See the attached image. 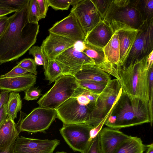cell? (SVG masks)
<instances>
[{
    "label": "cell",
    "mask_w": 153,
    "mask_h": 153,
    "mask_svg": "<svg viewBox=\"0 0 153 153\" xmlns=\"http://www.w3.org/2000/svg\"><path fill=\"white\" fill-rule=\"evenodd\" d=\"M29 1L9 17V24L0 38V64L18 59L36 42L39 26L28 22Z\"/></svg>",
    "instance_id": "obj_1"
},
{
    "label": "cell",
    "mask_w": 153,
    "mask_h": 153,
    "mask_svg": "<svg viewBox=\"0 0 153 153\" xmlns=\"http://www.w3.org/2000/svg\"><path fill=\"white\" fill-rule=\"evenodd\" d=\"M150 123L148 105L138 100L131 101L123 90L115 102L104 125L119 130Z\"/></svg>",
    "instance_id": "obj_2"
},
{
    "label": "cell",
    "mask_w": 153,
    "mask_h": 153,
    "mask_svg": "<svg viewBox=\"0 0 153 153\" xmlns=\"http://www.w3.org/2000/svg\"><path fill=\"white\" fill-rule=\"evenodd\" d=\"M99 94L79 86L72 96L56 109L57 118L63 123L93 126L92 113Z\"/></svg>",
    "instance_id": "obj_3"
},
{
    "label": "cell",
    "mask_w": 153,
    "mask_h": 153,
    "mask_svg": "<svg viewBox=\"0 0 153 153\" xmlns=\"http://www.w3.org/2000/svg\"><path fill=\"white\" fill-rule=\"evenodd\" d=\"M147 58L126 67H119L117 71L118 80L130 100H138L148 105L150 68L147 67Z\"/></svg>",
    "instance_id": "obj_4"
},
{
    "label": "cell",
    "mask_w": 153,
    "mask_h": 153,
    "mask_svg": "<svg viewBox=\"0 0 153 153\" xmlns=\"http://www.w3.org/2000/svg\"><path fill=\"white\" fill-rule=\"evenodd\" d=\"M103 20L138 30L143 23L136 0H112Z\"/></svg>",
    "instance_id": "obj_5"
},
{
    "label": "cell",
    "mask_w": 153,
    "mask_h": 153,
    "mask_svg": "<svg viewBox=\"0 0 153 153\" xmlns=\"http://www.w3.org/2000/svg\"><path fill=\"white\" fill-rule=\"evenodd\" d=\"M79 86L74 76L69 75L61 76L37 103L40 107L56 109L72 96Z\"/></svg>",
    "instance_id": "obj_6"
},
{
    "label": "cell",
    "mask_w": 153,
    "mask_h": 153,
    "mask_svg": "<svg viewBox=\"0 0 153 153\" xmlns=\"http://www.w3.org/2000/svg\"><path fill=\"white\" fill-rule=\"evenodd\" d=\"M153 50V19L144 22L138 29L134 44L123 65L126 67L139 62Z\"/></svg>",
    "instance_id": "obj_7"
},
{
    "label": "cell",
    "mask_w": 153,
    "mask_h": 153,
    "mask_svg": "<svg viewBox=\"0 0 153 153\" xmlns=\"http://www.w3.org/2000/svg\"><path fill=\"white\" fill-rule=\"evenodd\" d=\"M123 88L116 79H111L99 94L92 113L93 126L98 125L108 115Z\"/></svg>",
    "instance_id": "obj_8"
},
{
    "label": "cell",
    "mask_w": 153,
    "mask_h": 153,
    "mask_svg": "<svg viewBox=\"0 0 153 153\" xmlns=\"http://www.w3.org/2000/svg\"><path fill=\"white\" fill-rule=\"evenodd\" d=\"M59 130L65 142L74 151L85 153L90 143V131L94 126L84 123H63Z\"/></svg>",
    "instance_id": "obj_9"
},
{
    "label": "cell",
    "mask_w": 153,
    "mask_h": 153,
    "mask_svg": "<svg viewBox=\"0 0 153 153\" xmlns=\"http://www.w3.org/2000/svg\"><path fill=\"white\" fill-rule=\"evenodd\" d=\"M57 117L56 109L39 107L34 108L22 120L21 131L42 132L47 130Z\"/></svg>",
    "instance_id": "obj_10"
},
{
    "label": "cell",
    "mask_w": 153,
    "mask_h": 153,
    "mask_svg": "<svg viewBox=\"0 0 153 153\" xmlns=\"http://www.w3.org/2000/svg\"><path fill=\"white\" fill-rule=\"evenodd\" d=\"M75 42H84L86 35L79 22L71 12L62 20L56 22L48 30Z\"/></svg>",
    "instance_id": "obj_11"
},
{
    "label": "cell",
    "mask_w": 153,
    "mask_h": 153,
    "mask_svg": "<svg viewBox=\"0 0 153 153\" xmlns=\"http://www.w3.org/2000/svg\"><path fill=\"white\" fill-rule=\"evenodd\" d=\"M71 12L77 19L86 36L102 20L91 0H80Z\"/></svg>",
    "instance_id": "obj_12"
},
{
    "label": "cell",
    "mask_w": 153,
    "mask_h": 153,
    "mask_svg": "<svg viewBox=\"0 0 153 153\" xmlns=\"http://www.w3.org/2000/svg\"><path fill=\"white\" fill-rule=\"evenodd\" d=\"M60 140L29 138L21 136L15 140V153H53Z\"/></svg>",
    "instance_id": "obj_13"
},
{
    "label": "cell",
    "mask_w": 153,
    "mask_h": 153,
    "mask_svg": "<svg viewBox=\"0 0 153 153\" xmlns=\"http://www.w3.org/2000/svg\"><path fill=\"white\" fill-rule=\"evenodd\" d=\"M71 75L77 80L107 83L110 75L95 65H86L75 67L63 72L62 76Z\"/></svg>",
    "instance_id": "obj_14"
},
{
    "label": "cell",
    "mask_w": 153,
    "mask_h": 153,
    "mask_svg": "<svg viewBox=\"0 0 153 153\" xmlns=\"http://www.w3.org/2000/svg\"><path fill=\"white\" fill-rule=\"evenodd\" d=\"M76 43L65 37L50 33L42 42V50L48 61L55 60L67 49L74 46Z\"/></svg>",
    "instance_id": "obj_15"
},
{
    "label": "cell",
    "mask_w": 153,
    "mask_h": 153,
    "mask_svg": "<svg viewBox=\"0 0 153 153\" xmlns=\"http://www.w3.org/2000/svg\"><path fill=\"white\" fill-rule=\"evenodd\" d=\"M113 30L116 31L118 35L120 48V67H122L134 44L138 32V30L119 23H109Z\"/></svg>",
    "instance_id": "obj_16"
},
{
    "label": "cell",
    "mask_w": 153,
    "mask_h": 153,
    "mask_svg": "<svg viewBox=\"0 0 153 153\" xmlns=\"http://www.w3.org/2000/svg\"><path fill=\"white\" fill-rule=\"evenodd\" d=\"M74 46L65 51L55 59L61 67L62 73L71 68L84 65H95L91 59Z\"/></svg>",
    "instance_id": "obj_17"
},
{
    "label": "cell",
    "mask_w": 153,
    "mask_h": 153,
    "mask_svg": "<svg viewBox=\"0 0 153 153\" xmlns=\"http://www.w3.org/2000/svg\"><path fill=\"white\" fill-rule=\"evenodd\" d=\"M37 76L30 73L10 77H0V90L19 92L33 86Z\"/></svg>",
    "instance_id": "obj_18"
},
{
    "label": "cell",
    "mask_w": 153,
    "mask_h": 153,
    "mask_svg": "<svg viewBox=\"0 0 153 153\" xmlns=\"http://www.w3.org/2000/svg\"><path fill=\"white\" fill-rule=\"evenodd\" d=\"M99 134L102 153H114L119 145L130 137L119 130L108 127L102 128Z\"/></svg>",
    "instance_id": "obj_19"
},
{
    "label": "cell",
    "mask_w": 153,
    "mask_h": 153,
    "mask_svg": "<svg viewBox=\"0 0 153 153\" xmlns=\"http://www.w3.org/2000/svg\"><path fill=\"white\" fill-rule=\"evenodd\" d=\"M114 34L108 21L102 20L87 35L84 42L103 48Z\"/></svg>",
    "instance_id": "obj_20"
},
{
    "label": "cell",
    "mask_w": 153,
    "mask_h": 153,
    "mask_svg": "<svg viewBox=\"0 0 153 153\" xmlns=\"http://www.w3.org/2000/svg\"><path fill=\"white\" fill-rule=\"evenodd\" d=\"M20 125L8 117L0 126V149L10 145L19 136Z\"/></svg>",
    "instance_id": "obj_21"
},
{
    "label": "cell",
    "mask_w": 153,
    "mask_h": 153,
    "mask_svg": "<svg viewBox=\"0 0 153 153\" xmlns=\"http://www.w3.org/2000/svg\"><path fill=\"white\" fill-rule=\"evenodd\" d=\"M107 44L103 48L107 62L120 67V48L118 35L116 31Z\"/></svg>",
    "instance_id": "obj_22"
},
{
    "label": "cell",
    "mask_w": 153,
    "mask_h": 153,
    "mask_svg": "<svg viewBox=\"0 0 153 153\" xmlns=\"http://www.w3.org/2000/svg\"><path fill=\"white\" fill-rule=\"evenodd\" d=\"M79 50L85 53L94 62L95 65L105 71L107 68V62L103 48L83 42Z\"/></svg>",
    "instance_id": "obj_23"
},
{
    "label": "cell",
    "mask_w": 153,
    "mask_h": 153,
    "mask_svg": "<svg viewBox=\"0 0 153 153\" xmlns=\"http://www.w3.org/2000/svg\"><path fill=\"white\" fill-rule=\"evenodd\" d=\"M146 148V145L143 144L140 138L130 136L119 145L114 153H143Z\"/></svg>",
    "instance_id": "obj_24"
},
{
    "label": "cell",
    "mask_w": 153,
    "mask_h": 153,
    "mask_svg": "<svg viewBox=\"0 0 153 153\" xmlns=\"http://www.w3.org/2000/svg\"><path fill=\"white\" fill-rule=\"evenodd\" d=\"M22 107V100L19 92L11 91L6 104V112L8 117L14 120Z\"/></svg>",
    "instance_id": "obj_25"
},
{
    "label": "cell",
    "mask_w": 153,
    "mask_h": 153,
    "mask_svg": "<svg viewBox=\"0 0 153 153\" xmlns=\"http://www.w3.org/2000/svg\"><path fill=\"white\" fill-rule=\"evenodd\" d=\"M62 71L61 67L55 59L48 61L46 69L44 71L45 79L49 82L48 84L55 82L62 76Z\"/></svg>",
    "instance_id": "obj_26"
},
{
    "label": "cell",
    "mask_w": 153,
    "mask_h": 153,
    "mask_svg": "<svg viewBox=\"0 0 153 153\" xmlns=\"http://www.w3.org/2000/svg\"><path fill=\"white\" fill-rule=\"evenodd\" d=\"M136 5L143 22L153 19V0H136Z\"/></svg>",
    "instance_id": "obj_27"
},
{
    "label": "cell",
    "mask_w": 153,
    "mask_h": 153,
    "mask_svg": "<svg viewBox=\"0 0 153 153\" xmlns=\"http://www.w3.org/2000/svg\"><path fill=\"white\" fill-rule=\"evenodd\" d=\"M29 54L32 55L37 65H42L45 71L47 66L48 60L44 53L41 46L33 45L29 50Z\"/></svg>",
    "instance_id": "obj_28"
},
{
    "label": "cell",
    "mask_w": 153,
    "mask_h": 153,
    "mask_svg": "<svg viewBox=\"0 0 153 153\" xmlns=\"http://www.w3.org/2000/svg\"><path fill=\"white\" fill-rule=\"evenodd\" d=\"M77 82L79 86L96 94H100L107 83L95 81L78 80H77Z\"/></svg>",
    "instance_id": "obj_29"
},
{
    "label": "cell",
    "mask_w": 153,
    "mask_h": 153,
    "mask_svg": "<svg viewBox=\"0 0 153 153\" xmlns=\"http://www.w3.org/2000/svg\"><path fill=\"white\" fill-rule=\"evenodd\" d=\"M27 19L29 23L38 24L40 15L36 0H29Z\"/></svg>",
    "instance_id": "obj_30"
},
{
    "label": "cell",
    "mask_w": 153,
    "mask_h": 153,
    "mask_svg": "<svg viewBox=\"0 0 153 153\" xmlns=\"http://www.w3.org/2000/svg\"><path fill=\"white\" fill-rule=\"evenodd\" d=\"M112 0H91L97 12L103 20Z\"/></svg>",
    "instance_id": "obj_31"
},
{
    "label": "cell",
    "mask_w": 153,
    "mask_h": 153,
    "mask_svg": "<svg viewBox=\"0 0 153 153\" xmlns=\"http://www.w3.org/2000/svg\"><path fill=\"white\" fill-rule=\"evenodd\" d=\"M17 65L26 70L28 73L35 75L37 74V65L33 59L25 58L17 63Z\"/></svg>",
    "instance_id": "obj_32"
},
{
    "label": "cell",
    "mask_w": 153,
    "mask_h": 153,
    "mask_svg": "<svg viewBox=\"0 0 153 153\" xmlns=\"http://www.w3.org/2000/svg\"><path fill=\"white\" fill-rule=\"evenodd\" d=\"M149 99L148 104L149 113L150 125L152 126L153 120V66L150 69L149 73Z\"/></svg>",
    "instance_id": "obj_33"
},
{
    "label": "cell",
    "mask_w": 153,
    "mask_h": 153,
    "mask_svg": "<svg viewBox=\"0 0 153 153\" xmlns=\"http://www.w3.org/2000/svg\"><path fill=\"white\" fill-rule=\"evenodd\" d=\"M48 5L55 10H68L72 0H47Z\"/></svg>",
    "instance_id": "obj_34"
},
{
    "label": "cell",
    "mask_w": 153,
    "mask_h": 153,
    "mask_svg": "<svg viewBox=\"0 0 153 153\" xmlns=\"http://www.w3.org/2000/svg\"><path fill=\"white\" fill-rule=\"evenodd\" d=\"M28 0H0V6L9 7L17 10L22 7Z\"/></svg>",
    "instance_id": "obj_35"
},
{
    "label": "cell",
    "mask_w": 153,
    "mask_h": 153,
    "mask_svg": "<svg viewBox=\"0 0 153 153\" xmlns=\"http://www.w3.org/2000/svg\"><path fill=\"white\" fill-rule=\"evenodd\" d=\"M24 92V99L27 101L37 100L42 95L41 90L38 87L34 86L28 88Z\"/></svg>",
    "instance_id": "obj_36"
},
{
    "label": "cell",
    "mask_w": 153,
    "mask_h": 153,
    "mask_svg": "<svg viewBox=\"0 0 153 153\" xmlns=\"http://www.w3.org/2000/svg\"><path fill=\"white\" fill-rule=\"evenodd\" d=\"M85 153H102L100 146L99 133L90 142Z\"/></svg>",
    "instance_id": "obj_37"
},
{
    "label": "cell",
    "mask_w": 153,
    "mask_h": 153,
    "mask_svg": "<svg viewBox=\"0 0 153 153\" xmlns=\"http://www.w3.org/2000/svg\"><path fill=\"white\" fill-rule=\"evenodd\" d=\"M28 72L25 69L17 65L14 67L10 71L5 74L0 75V77H16L27 73Z\"/></svg>",
    "instance_id": "obj_38"
},
{
    "label": "cell",
    "mask_w": 153,
    "mask_h": 153,
    "mask_svg": "<svg viewBox=\"0 0 153 153\" xmlns=\"http://www.w3.org/2000/svg\"><path fill=\"white\" fill-rule=\"evenodd\" d=\"M36 0L40 15V19L45 18L49 7L47 0Z\"/></svg>",
    "instance_id": "obj_39"
},
{
    "label": "cell",
    "mask_w": 153,
    "mask_h": 153,
    "mask_svg": "<svg viewBox=\"0 0 153 153\" xmlns=\"http://www.w3.org/2000/svg\"><path fill=\"white\" fill-rule=\"evenodd\" d=\"M107 116L103 119L98 125L95 127L94 126V127L90 131V138L89 140L90 141L94 138L102 129V127L104 125L105 121L107 117Z\"/></svg>",
    "instance_id": "obj_40"
},
{
    "label": "cell",
    "mask_w": 153,
    "mask_h": 153,
    "mask_svg": "<svg viewBox=\"0 0 153 153\" xmlns=\"http://www.w3.org/2000/svg\"><path fill=\"white\" fill-rule=\"evenodd\" d=\"M9 23V17L5 16L0 18V38L6 30Z\"/></svg>",
    "instance_id": "obj_41"
},
{
    "label": "cell",
    "mask_w": 153,
    "mask_h": 153,
    "mask_svg": "<svg viewBox=\"0 0 153 153\" xmlns=\"http://www.w3.org/2000/svg\"><path fill=\"white\" fill-rule=\"evenodd\" d=\"M17 11L13 8L0 6V18Z\"/></svg>",
    "instance_id": "obj_42"
},
{
    "label": "cell",
    "mask_w": 153,
    "mask_h": 153,
    "mask_svg": "<svg viewBox=\"0 0 153 153\" xmlns=\"http://www.w3.org/2000/svg\"><path fill=\"white\" fill-rule=\"evenodd\" d=\"M15 141L7 147L0 149V153H15L14 145Z\"/></svg>",
    "instance_id": "obj_43"
},
{
    "label": "cell",
    "mask_w": 153,
    "mask_h": 153,
    "mask_svg": "<svg viewBox=\"0 0 153 153\" xmlns=\"http://www.w3.org/2000/svg\"><path fill=\"white\" fill-rule=\"evenodd\" d=\"M147 67L149 69L153 66V50L147 56Z\"/></svg>",
    "instance_id": "obj_44"
},
{
    "label": "cell",
    "mask_w": 153,
    "mask_h": 153,
    "mask_svg": "<svg viewBox=\"0 0 153 153\" xmlns=\"http://www.w3.org/2000/svg\"><path fill=\"white\" fill-rule=\"evenodd\" d=\"M146 153H153V143L146 145Z\"/></svg>",
    "instance_id": "obj_45"
},
{
    "label": "cell",
    "mask_w": 153,
    "mask_h": 153,
    "mask_svg": "<svg viewBox=\"0 0 153 153\" xmlns=\"http://www.w3.org/2000/svg\"><path fill=\"white\" fill-rule=\"evenodd\" d=\"M80 1V0H72L71 5H72L73 6L76 4Z\"/></svg>",
    "instance_id": "obj_46"
},
{
    "label": "cell",
    "mask_w": 153,
    "mask_h": 153,
    "mask_svg": "<svg viewBox=\"0 0 153 153\" xmlns=\"http://www.w3.org/2000/svg\"><path fill=\"white\" fill-rule=\"evenodd\" d=\"M55 153H67L66 152H65L62 151V152H56Z\"/></svg>",
    "instance_id": "obj_47"
}]
</instances>
